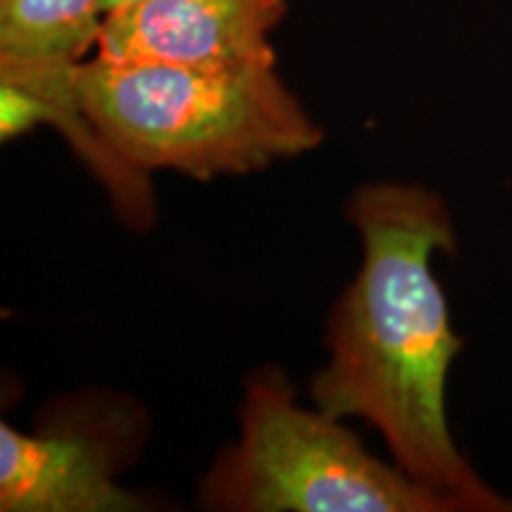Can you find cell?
<instances>
[{"label":"cell","mask_w":512,"mask_h":512,"mask_svg":"<svg viewBox=\"0 0 512 512\" xmlns=\"http://www.w3.org/2000/svg\"><path fill=\"white\" fill-rule=\"evenodd\" d=\"M287 0H138L110 12L98 57L114 62H275Z\"/></svg>","instance_id":"4"},{"label":"cell","mask_w":512,"mask_h":512,"mask_svg":"<svg viewBox=\"0 0 512 512\" xmlns=\"http://www.w3.org/2000/svg\"><path fill=\"white\" fill-rule=\"evenodd\" d=\"M200 501L233 512H465L375 458L335 415L299 406L278 370L249 380L238 444L202 479Z\"/></svg>","instance_id":"3"},{"label":"cell","mask_w":512,"mask_h":512,"mask_svg":"<svg viewBox=\"0 0 512 512\" xmlns=\"http://www.w3.org/2000/svg\"><path fill=\"white\" fill-rule=\"evenodd\" d=\"M76 98L93 131L140 171L209 181L242 176L323 143L275 62L178 64L83 60Z\"/></svg>","instance_id":"2"},{"label":"cell","mask_w":512,"mask_h":512,"mask_svg":"<svg viewBox=\"0 0 512 512\" xmlns=\"http://www.w3.org/2000/svg\"><path fill=\"white\" fill-rule=\"evenodd\" d=\"M105 17V0H0V67H74Z\"/></svg>","instance_id":"6"},{"label":"cell","mask_w":512,"mask_h":512,"mask_svg":"<svg viewBox=\"0 0 512 512\" xmlns=\"http://www.w3.org/2000/svg\"><path fill=\"white\" fill-rule=\"evenodd\" d=\"M349 221L363 264L330 318V361L311 382L316 408L368 420L403 472L465 512L512 510L448 427V373L465 342L432 271L434 254L456 252L446 202L422 185L373 183L351 197Z\"/></svg>","instance_id":"1"},{"label":"cell","mask_w":512,"mask_h":512,"mask_svg":"<svg viewBox=\"0 0 512 512\" xmlns=\"http://www.w3.org/2000/svg\"><path fill=\"white\" fill-rule=\"evenodd\" d=\"M110 441L69 422L24 434L0 425L3 512H136L145 501L117 484Z\"/></svg>","instance_id":"5"},{"label":"cell","mask_w":512,"mask_h":512,"mask_svg":"<svg viewBox=\"0 0 512 512\" xmlns=\"http://www.w3.org/2000/svg\"><path fill=\"white\" fill-rule=\"evenodd\" d=\"M131 3H138V0H105V12L110 15V12L126 8V5H131Z\"/></svg>","instance_id":"7"}]
</instances>
